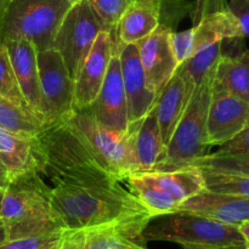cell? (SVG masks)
<instances>
[{
	"mask_svg": "<svg viewBox=\"0 0 249 249\" xmlns=\"http://www.w3.org/2000/svg\"><path fill=\"white\" fill-rule=\"evenodd\" d=\"M116 49L119 53L122 79L128 105V122L130 125L141 121L153 108L157 96L146 82L136 44H119Z\"/></svg>",
	"mask_w": 249,
	"mask_h": 249,
	"instance_id": "17",
	"label": "cell"
},
{
	"mask_svg": "<svg viewBox=\"0 0 249 249\" xmlns=\"http://www.w3.org/2000/svg\"><path fill=\"white\" fill-rule=\"evenodd\" d=\"M142 175L179 207L204 190L203 175L196 165H187L173 172L143 173Z\"/></svg>",
	"mask_w": 249,
	"mask_h": 249,
	"instance_id": "23",
	"label": "cell"
},
{
	"mask_svg": "<svg viewBox=\"0 0 249 249\" xmlns=\"http://www.w3.org/2000/svg\"><path fill=\"white\" fill-rule=\"evenodd\" d=\"M38 139L41 150L40 177L50 180L51 186L118 181L66 121L45 126Z\"/></svg>",
	"mask_w": 249,
	"mask_h": 249,
	"instance_id": "2",
	"label": "cell"
},
{
	"mask_svg": "<svg viewBox=\"0 0 249 249\" xmlns=\"http://www.w3.org/2000/svg\"><path fill=\"white\" fill-rule=\"evenodd\" d=\"M51 249H73L72 243H71L70 238H68V233L66 232L65 238H63V240L61 241V242L58 243V245H56L55 247H53Z\"/></svg>",
	"mask_w": 249,
	"mask_h": 249,
	"instance_id": "37",
	"label": "cell"
},
{
	"mask_svg": "<svg viewBox=\"0 0 249 249\" xmlns=\"http://www.w3.org/2000/svg\"><path fill=\"white\" fill-rule=\"evenodd\" d=\"M5 189H0V211H1V202H2V196H4Z\"/></svg>",
	"mask_w": 249,
	"mask_h": 249,
	"instance_id": "41",
	"label": "cell"
},
{
	"mask_svg": "<svg viewBox=\"0 0 249 249\" xmlns=\"http://www.w3.org/2000/svg\"><path fill=\"white\" fill-rule=\"evenodd\" d=\"M238 230L242 233L243 238H245L246 243H247V247H249V221H245L241 225H238Z\"/></svg>",
	"mask_w": 249,
	"mask_h": 249,
	"instance_id": "36",
	"label": "cell"
},
{
	"mask_svg": "<svg viewBox=\"0 0 249 249\" xmlns=\"http://www.w3.org/2000/svg\"><path fill=\"white\" fill-rule=\"evenodd\" d=\"M240 38H243L240 23L230 10H224L207 15L187 31L172 32L170 44L180 66L207 46Z\"/></svg>",
	"mask_w": 249,
	"mask_h": 249,
	"instance_id": "10",
	"label": "cell"
},
{
	"mask_svg": "<svg viewBox=\"0 0 249 249\" xmlns=\"http://www.w3.org/2000/svg\"><path fill=\"white\" fill-rule=\"evenodd\" d=\"M219 249H249L247 246H240V247H228V248H219Z\"/></svg>",
	"mask_w": 249,
	"mask_h": 249,
	"instance_id": "40",
	"label": "cell"
},
{
	"mask_svg": "<svg viewBox=\"0 0 249 249\" xmlns=\"http://www.w3.org/2000/svg\"><path fill=\"white\" fill-rule=\"evenodd\" d=\"M66 122L82 136L95 157L114 179L123 182L126 178L135 175L136 165L129 130L119 135L104 128L88 109L74 111Z\"/></svg>",
	"mask_w": 249,
	"mask_h": 249,
	"instance_id": "7",
	"label": "cell"
},
{
	"mask_svg": "<svg viewBox=\"0 0 249 249\" xmlns=\"http://www.w3.org/2000/svg\"><path fill=\"white\" fill-rule=\"evenodd\" d=\"M213 80L231 95L249 104V50L236 56L221 55Z\"/></svg>",
	"mask_w": 249,
	"mask_h": 249,
	"instance_id": "24",
	"label": "cell"
},
{
	"mask_svg": "<svg viewBox=\"0 0 249 249\" xmlns=\"http://www.w3.org/2000/svg\"><path fill=\"white\" fill-rule=\"evenodd\" d=\"M102 31L101 21L85 0L71 5L56 32L53 48L63 58L73 79Z\"/></svg>",
	"mask_w": 249,
	"mask_h": 249,
	"instance_id": "8",
	"label": "cell"
},
{
	"mask_svg": "<svg viewBox=\"0 0 249 249\" xmlns=\"http://www.w3.org/2000/svg\"><path fill=\"white\" fill-rule=\"evenodd\" d=\"M84 109H88L95 121L104 128L119 135H124L128 131V105L117 49L96 99Z\"/></svg>",
	"mask_w": 249,
	"mask_h": 249,
	"instance_id": "13",
	"label": "cell"
},
{
	"mask_svg": "<svg viewBox=\"0 0 249 249\" xmlns=\"http://www.w3.org/2000/svg\"><path fill=\"white\" fill-rule=\"evenodd\" d=\"M213 77L214 72L196 88L162 158L152 172H173L192 165L195 160L208 155L207 151L211 146L207 141V117Z\"/></svg>",
	"mask_w": 249,
	"mask_h": 249,
	"instance_id": "5",
	"label": "cell"
},
{
	"mask_svg": "<svg viewBox=\"0 0 249 249\" xmlns=\"http://www.w3.org/2000/svg\"><path fill=\"white\" fill-rule=\"evenodd\" d=\"M221 49L223 41L207 46L178 67L177 73L182 78L186 89L191 94H194L196 88L214 72L219 58L223 55Z\"/></svg>",
	"mask_w": 249,
	"mask_h": 249,
	"instance_id": "25",
	"label": "cell"
},
{
	"mask_svg": "<svg viewBox=\"0 0 249 249\" xmlns=\"http://www.w3.org/2000/svg\"><path fill=\"white\" fill-rule=\"evenodd\" d=\"M6 46L19 90L32 113L45 128V114L39 85L38 51L32 41L26 39H5Z\"/></svg>",
	"mask_w": 249,
	"mask_h": 249,
	"instance_id": "16",
	"label": "cell"
},
{
	"mask_svg": "<svg viewBox=\"0 0 249 249\" xmlns=\"http://www.w3.org/2000/svg\"><path fill=\"white\" fill-rule=\"evenodd\" d=\"M101 21L105 31L109 32L116 40V31L122 15L130 0H85ZM117 45V41H116Z\"/></svg>",
	"mask_w": 249,
	"mask_h": 249,
	"instance_id": "29",
	"label": "cell"
},
{
	"mask_svg": "<svg viewBox=\"0 0 249 249\" xmlns=\"http://www.w3.org/2000/svg\"><path fill=\"white\" fill-rule=\"evenodd\" d=\"M249 121V104L212 83V96L207 117L209 146H221L235 138Z\"/></svg>",
	"mask_w": 249,
	"mask_h": 249,
	"instance_id": "14",
	"label": "cell"
},
{
	"mask_svg": "<svg viewBox=\"0 0 249 249\" xmlns=\"http://www.w3.org/2000/svg\"><path fill=\"white\" fill-rule=\"evenodd\" d=\"M6 240H7L6 229H5L4 223H2V221L0 220V245H1L2 242H5V241H6Z\"/></svg>",
	"mask_w": 249,
	"mask_h": 249,
	"instance_id": "39",
	"label": "cell"
},
{
	"mask_svg": "<svg viewBox=\"0 0 249 249\" xmlns=\"http://www.w3.org/2000/svg\"><path fill=\"white\" fill-rule=\"evenodd\" d=\"M198 168L238 173L249 177V151L237 153H208L192 163Z\"/></svg>",
	"mask_w": 249,
	"mask_h": 249,
	"instance_id": "28",
	"label": "cell"
},
{
	"mask_svg": "<svg viewBox=\"0 0 249 249\" xmlns=\"http://www.w3.org/2000/svg\"><path fill=\"white\" fill-rule=\"evenodd\" d=\"M0 95L12 100L14 102L18 104L19 106L24 107V108L29 109L26 101H24L23 95L19 90L18 83H17L16 75H15L9 53H7L6 46L2 43L1 39H0Z\"/></svg>",
	"mask_w": 249,
	"mask_h": 249,
	"instance_id": "30",
	"label": "cell"
},
{
	"mask_svg": "<svg viewBox=\"0 0 249 249\" xmlns=\"http://www.w3.org/2000/svg\"><path fill=\"white\" fill-rule=\"evenodd\" d=\"M152 218L136 216L82 230L68 231L73 249H147L142 232Z\"/></svg>",
	"mask_w": 249,
	"mask_h": 249,
	"instance_id": "11",
	"label": "cell"
},
{
	"mask_svg": "<svg viewBox=\"0 0 249 249\" xmlns=\"http://www.w3.org/2000/svg\"><path fill=\"white\" fill-rule=\"evenodd\" d=\"M203 175L204 190L215 194L249 197V177L225 170L199 168Z\"/></svg>",
	"mask_w": 249,
	"mask_h": 249,
	"instance_id": "27",
	"label": "cell"
},
{
	"mask_svg": "<svg viewBox=\"0 0 249 249\" xmlns=\"http://www.w3.org/2000/svg\"><path fill=\"white\" fill-rule=\"evenodd\" d=\"M229 10L240 23L243 38H249V0H230Z\"/></svg>",
	"mask_w": 249,
	"mask_h": 249,
	"instance_id": "34",
	"label": "cell"
},
{
	"mask_svg": "<svg viewBox=\"0 0 249 249\" xmlns=\"http://www.w3.org/2000/svg\"><path fill=\"white\" fill-rule=\"evenodd\" d=\"M0 162L10 180L41 172V150L38 136H28L0 128Z\"/></svg>",
	"mask_w": 249,
	"mask_h": 249,
	"instance_id": "19",
	"label": "cell"
},
{
	"mask_svg": "<svg viewBox=\"0 0 249 249\" xmlns=\"http://www.w3.org/2000/svg\"><path fill=\"white\" fill-rule=\"evenodd\" d=\"M248 248H249V247H248Z\"/></svg>",
	"mask_w": 249,
	"mask_h": 249,
	"instance_id": "43",
	"label": "cell"
},
{
	"mask_svg": "<svg viewBox=\"0 0 249 249\" xmlns=\"http://www.w3.org/2000/svg\"><path fill=\"white\" fill-rule=\"evenodd\" d=\"M38 70L45 126L66 121L74 112V82L65 61L53 48L38 51Z\"/></svg>",
	"mask_w": 249,
	"mask_h": 249,
	"instance_id": "9",
	"label": "cell"
},
{
	"mask_svg": "<svg viewBox=\"0 0 249 249\" xmlns=\"http://www.w3.org/2000/svg\"><path fill=\"white\" fill-rule=\"evenodd\" d=\"M191 96L192 94L186 89L182 78L175 72L156 99L153 108L160 125L163 145L165 147Z\"/></svg>",
	"mask_w": 249,
	"mask_h": 249,
	"instance_id": "22",
	"label": "cell"
},
{
	"mask_svg": "<svg viewBox=\"0 0 249 249\" xmlns=\"http://www.w3.org/2000/svg\"><path fill=\"white\" fill-rule=\"evenodd\" d=\"M70 7L68 0H11L0 29V39H26L34 44L36 51L51 49Z\"/></svg>",
	"mask_w": 249,
	"mask_h": 249,
	"instance_id": "6",
	"label": "cell"
},
{
	"mask_svg": "<svg viewBox=\"0 0 249 249\" xmlns=\"http://www.w3.org/2000/svg\"><path fill=\"white\" fill-rule=\"evenodd\" d=\"M178 211L206 216L229 225L249 221V197L215 194L203 190L180 204Z\"/></svg>",
	"mask_w": 249,
	"mask_h": 249,
	"instance_id": "18",
	"label": "cell"
},
{
	"mask_svg": "<svg viewBox=\"0 0 249 249\" xmlns=\"http://www.w3.org/2000/svg\"><path fill=\"white\" fill-rule=\"evenodd\" d=\"M67 230L53 231L43 235L6 240L0 245V249H51L65 238Z\"/></svg>",
	"mask_w": 249,
	"mask_h": 249,
	"instance_id": "31",
	"label": "cell"
},
{
	"mask_svg": "<svg viewBox=\"0 0 249 249\" xmlns=\"http://www.w3.org/2000/svg\"><path fill=\"white\" fill-rule=\"evenodd\" d=\"M172 32L175 31L160 23L153 33L136 44L146 82L156 96L160 95L179 67L170 44Z\"/></svg>",
	"mask_w": 249,
	"mask_h": 249,
	"instance_id": "15",
	"label": "cell"
},
{
	"mask_svg": "<svg viewBox=\"0 0 249 249\" xmlns=\"http://www.w3.org/2000/svg\"><path fill=\"white\" fill-rule=\"evenodd\" d=\"M51 202L68 231L151 215L121 181L55 185Z\"/></svg>",
	"mask_w": 249,
	"mask_h": 249,
	"instance_id": "1",
	"label": "cell"
},
{
	"mask_svg": "<svg viewBox=\"0 0 249 249\" xmlns=\"http://www.w3.org/2000/svg\"><path fill=\"white\" fill-rule=\"evenodd\" d=\"M0 220L7 240L66 230L51 202V186L39 174L10 181L2 196Z\"/></svg>",
	"mask_w": 249,
	"mask_h": 249,
	"instance_id": "3",
	"label": "cell"
},
{
	"mask_svg": "<svg viewBox=\"0 0 249 249\" xmlns=\"http://www.w3.org/2000/svg\"><path fill=\"white\" fill-rule=\"evenodd\" d=\"M128 130L136 165L135 175L152 172L165 151L155 108L141 121L130 124Z\"/></svg>",
	"mask_w": 249,
	"mask_h": 249,
	"instance_id": "21",
	"label": "cell"
},
{
	"mask_svg": "<svg viewBox=\"0 0 249 249\" xmlns=\"http://www.w3.org/2000/svg\"><path fill=\"white\" fill-rule=\"evenodd\" d=\"M10 175L7 173L6 168L2 165V163L0 162V189H6L7 185L10 184Z\"/></svg>",
	"mask_w": 249,
	"mask_h": 249,
	"instance_id": "35",
	"label": "cell"
},
{
	"mask_svg": "<svg viewBox=\"0 0 249 249\" xmlns=\"http://www.w3.org/2000/svg\"><path fill=\"white\" fill-rule=\"evenodd\" d=\"M0 128L23 135L38 136L44 125L29 109L0 95Z\"/></svg>",
	"mask_w": 249,
	"mask_h": 249,
	"instance_id": "26",
	"label": "cell"
},
{
	"mask_svg": "<svg viewBox=\"0 0 249 249\" xmlns=\"http://www.w3.org/2000/svg\"><path fill=\"white\" fill-rule=\"evenodd\" d=\"M116 53V40L109 32L102 31L83 60L74 79V111L88 108L94 102Z\"/></svg>",
	"mask_w": 249,
	"mask_h": 249,
	"instance_id": "12",
	"label": "cell"
},
{
	"mask_svg": "<svg viewBox=\"0 0 249 249\" xmlns=\"http://www.w3.org/2000/svg\"><path fill=\"white\" fill-rule=\"evenodd\" d=\"M10 1H11V0H0V29H1L2 21H4L5 14H6V10Z\"/></svg>",
	"mask_w": 249,
	"mask_h": 249,
	"instance_id": "38",
	"label": "cell"
},
{
	"mask_svg": "<svg viewBox=\"0 0 249 249\" xmlns=\"http://www.w3.org/2000/svg\"><path fill=\"white\" fill-rule=\"evenodd\" d=\"M249 151V121L245 128L237 134L233 139L228 141L224 145L219 146L218 153H237L248 152Z\"/></svg>",
	"mask_w": 249,
	"mask_h": 249,
	"instance_id": "33",
	"label": "cell"
},
{
	"mask_svg": "<svg viewBox=\"0 0 249 249\" xmlns=\"http://www.w3.org/2000/svg\"><path fill=\"white\" fill-rule=\"evenodd\" d=\"M146 242L167 241L185 249H219L247 246L238 226L184 211L152 216L142 232Z\"/></svg>",
	"mask_w": 249,
	"mask_h": 249,
	"instance_id": "4",
	"label": "cell"
},
{
	"mask_svg": "<svg viewBox=\"0 0 249 249\" xmlns=\"http://www.w3.org/2000/svg\"><path fill=\"white\" fill-rule=\"evenodd\" d=\"M163 0H130L122 15L116 31L119 44H138L158 28L160 24Z\"/></svg>",
	"mask_w": 249,
	"mask_h": 249,
	"instance_id": "20",
	"label": "cell"
},
{
	"mask_svg": "<svg viewBox=\"0 0 249 249\" xmlns=\"http://www.w3.org/2000/svg\"><path fill=\"white\" fill-rule=\"evenodd\" d=\"M68 1H70V4H71V5H72V4H74V2L79 1V0H68Z\"/></svg>",
	"mask_w": 249,
	"mask_h": 249,
	"instance_id": "42",
	"label": "cell"
},
{
	"mask_svg": "<svg viewBox=\"0 0 249 249\" xmlns=\"http://www.w3.org/2000/svg\"><path fill=\"white\" fill-rule=\"evenodd\" d=\"M224 10H229V2L228 0H196L192 2L191 15L192 19H194V24L204 16L213 12L224 11Z\"/></svg>",
	"mask_w": 249,
	"mask_h": 249,
	"instance_id": "32",
	"label": "cell"
}]
</instances>
